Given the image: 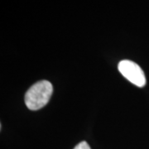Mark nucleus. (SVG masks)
<instances>
[{
	"mask_svg": "<svg viewBox=\"0 0 149 149\" xmlns=\"http://www.w3.org/2000/svg\"><path fill=\"white\" fill-rule=\"evenodd\" d=\"M52 92V85L47 80H41L27 91L25 95V104L29 109L38 110L49 102Z\"/></svg>",
	"mask_w": 149,
	"mask_h": 149,
	"instance_id": "obj_1",
	"label": "nucleus"
},
{
	"mask_svg": "<svg viewBox=\"0 0 149 149\" xmlns=\"http://www.w3.org/2000/svg\"><path fill=\"white\" fill-rule=\"evenodd\" d=\"M118 70L127 80L136 86L143 87L146 85V77L143 70L132 61H121L118 63Z\"/></svg>",
	"mask_w": 149,
	"mask_h": 149,
	"instance_id": "obj_2",
	"label": "nucleus"
},
{
	"mask_svg": "<svg viewBox=\"0 0 149 149\" xmlns=\"http://www.w3.org/2000/svg\"><path fill=\"white\" fill-rule=\"evenodd\" d=\"M74 149H91V148L89 144L87 143L86 142H85V141H83V142H80V143L78 144V145H76V146L74 147Z\"/></svg>",
	"mask_w": 149,
	"mask_h": 149,
	"instance_id": "obj_3",
	"label": "nucleus"
}]
</instances>
